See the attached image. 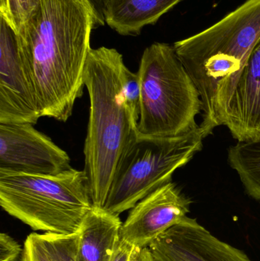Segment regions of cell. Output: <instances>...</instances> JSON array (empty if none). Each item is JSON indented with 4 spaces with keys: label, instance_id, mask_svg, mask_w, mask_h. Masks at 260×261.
I'll list each match as a JSON object with an SVG mask.
<instances>
[{
    "label": "cell",
    "instance_id": "cell-1",
    "mask_svg": "<svg viewBox=\"0 0 260 261\" xmlns=\"http://www.w3.org/2000/svg\"><path fill=\"white\" fill-rule=\"evenodd\" d=\"M105 23L93 0H41L17 34L34 69L42 117L65 122L83 93L92 32Z\"/></svg>",
    "mask_w": 260,
    "mask_h": 261
},
{
    "label": "cell",
    "instance_id": "cell-2",
    "mask_svg": "<svg viewBox=\"0 0 260 261\" xmlns=\"http://www.w3.org/2000/svg\"><path fill=\"white\" fill-rule=\"evenodd\" d=\"M125 66L116 49L91 47L84 69L90 107L83 170L93 207L97 208H103L127 153L138 138L137 122L122 93Z\"/></svg>",
    "mask_w": 260,
    "mask_h": 261
},
{
    "label": "cell",
    "instance_id": "cell-3",
    "mask_svg": "<svg viewBox=\"0 0 260 261\" xmlns=\"http://www.w3.org/2000/svg\"><path fill=\"white\" fill-rule=\"evenodd\" d=\"M260 39V0H247L206 30L174 44L201 96L207 137L221 125L235 82Z\"/></svg>",
    "mask_w": 260,
    "mask_h": 261
},
{
    "label": "cell",
    "instance_id": "cell-4",
    "mask_svg": "<svg viewBox=\"0 0 260 261\" xmlns=\"http://www.w3.org/2000/svg\"><path fill=\"white\" fill-rule=\"evenodd\" d=\"M137 74L141 93L139 136L176 138L199 128L195 119L201 113V96L174 45L156 42L147 47Z\"/></svg>",
    "mask_w": 260,
    "mask_h": 261
},
{
    "label": "cell",
    "instance_id": "cell-5",
    "mask_svg": "<svg viewBox=\"0 0 260 261\" xmlns=\"http://www.w3.org/2000/svg\"><path fill=\"white\" fill-rule=\"evenodd\" d=\"M0 205L34 231L70 236L93 208L85 171L57 175L0 173Z\"/></svg>",
    "mask_w": 260,
    "mask_h": 261
},
{
    "label": "cell",
    "instance_id": "cell-6",
    "mask_svg": "<svg viewBox=\"0 0 260 261\" xmlns=\"http://www.w3.org/2000/svg\"><path fill=\"white\" fill-rule=\"evenodd\" d=\"M207 137L200 127L176 138L138 135L111 185L103 208L119 215L172 181V175L201 150Z\"/></svg>",
    "mask_w": 260,
    "mask_h": 261
},
{
    "label": "cell",
    "instance_id": "cell-7",
    "mask_svg": "<svg viewBox=\"0 0 260 261\" xmlns=\"http://www.w3.org/2000/svg\"><path fill=\"white\" fill-rule=\"evenodd\" d=\"M42 117L33 67L0 17V124L35 125Z\"/></svg>",
    "mask_w": 260,
    "mask_h": 261
},
{
    "label": "cell",
    "instance_id": "cell-8",
    "mask_svg": "<svg viewBox=\"0 0 260 261\" xmlns=\"http://www.w3.org/2000/svg\"><path fill=\"white\" fill-rule=\"evenodd\" d=\"M72 168L70 158L32 124H0V173L51 176Z\"/></svg>",
    "mask_w": 260,
    "mask_h": 261
},
{
    "label": "cell",
    "instance_id": "cell-9",
    "mask_svg": "<svg viewBox=\"0 0 260 261\" xmlns=\"http://www.w3.org/2000/svg\"><path fill=\"white\" fill-rule=\"evenodd\" d=\"M191 204L172 181L162 186L131 208L122 224L121 240L135 248H149L160 234L188 217Z\"/></svg>",
    "mask_w": 260,
    "mask_h": 261
},
{
    "label": "cell",
    "instance_id": "cell-10",
    "mask_svg": "<svg viewBox=\"0 0 260 261\" xmlns=\"http://www.w3.org/2000/svg\"><path fill=\"white\" fill-rule=\"evenodd\" d=\"M155 261H253L188 216L149 246Z\"/></svg>",
    "mask_w": 260,
    "mask_h": 261
},
{
    "label": "cell",
    "instance_id": "cell-11",
    "mask_svg": "<svg viewBox=\"0 0 260 261\" xmlns=\"http://www.w3.org/2000/svg\"><path fill=\"white\" fill-rule=\"evenodd\" d=\"M221 122L238 141L260 140V39L235 82Z\"/></svg>",
    "mask_w": 260,
    "mask_h": 261
},
{
    "label": "cell",
    "instance_id": "cell-12",
    "mask_svg": "<svg viewBox=\"0 0 260 261\" xmlns=\"http://www.w3.org/2000/svg\"><path fill=\"white\" fill-rule=\"evenodd\" d=\"M119 216L93 207L84 218L78 234L77 261H111L121 241Z\"/></svg>",
    "mask_w": 260,
    "mask_h": 261
},
{
    "label": "cell",
    "instance_id": "cell-13",
    "mask_svg": "<svg viewBox=\"0 0 260 261\" xmlns=\"http://www.w3.org/2000/svg\"><path fill=\"white\" fill-rule=\"evenodd\" d=\"M183 0H104L101 13L119 35L137 36Z\"/></svg>",
    "mask_w": 260,
    "mask_h": 261
},
{
    "label": "cell",
    "instance_id": "cell-14",
    "mask_svg": "<svg viewBox=\"0 0 260 261\" xmlns=\"http://www.w3.org/2000/svg\"><path fill=\"white\" fill-rule=\"evenodd\" d=\"M227 160L247 194L260 201V140L238 141L229 147Z\"/></svg>",
    "mask_w": 260,
    "mask_h": 261
},
{
    "label": "cell",
    "instance_id": "cell-15",
    "mask_svg": "<svg viewBox=\"0 0 260 261\" xmlns=\"http://www.w3.org/2000/svg\"><path fill=\"white\" fill-rule=\"evenodd\" d=\"M40 2L41 0H0V17L17 35L38 8Z\"/></svg>",
    "mask_w": 260,
    "mask_h": 261
},
{
    "label": "cell",
    "instance_id": "cell-16",
    "mask_svg": "<svg viewBox=\"0 0 260 261\" xmlns=\"http://www.w3.org/2000/svg\"><path fill=\"white\" fill-rule=\"evenodd\" d=\"M41 239L51 261H77L78 232L70 236L44 233Z\"/></svg>",
    "mask_w": 260,
    "mask_h": 261
},
{
    "label": "cell",
    "instance_id": "cell-17",
    "mask_svg": "<svg viewBox=\"0 0 260 261\" xmlns=\"http://www.w3.org/2000/svg\"><path fill=\"white\" fill-rule=\"evenodd\" d=\"M122 93L131 116L138 123L141 99L140 79L137 73L131 71L126 66L122 75Z\"/></svg>",
    "mask_w": 260,
    "mask_h": 261
},
{
    "label": "cell",
    "instance_id": "cell-18",
    "mask_svg": "<svg viewBox=\"0 0 260 261\" xmlns=\"http://www.w3.org/2000/svg\"><path fill=\"white\" fill-rule=\"evenodd\" d=\"M20 261H51L44 247L41 234L33 232L26 238Z\"/></svg>",
    "mask_w": 260,
    "mask_h": 261
},
{
    "label": "cell",
    "instance_id": "cell-19",
    "mask_svg": "<svg viewBox=\"0 0 260 261\" xmlns=\"http://www.w3.org/2000/svg\"><path fill=\"white\" fill-rule=\"evenodd\" d=\"M23 248L9 234H0V261H16L22 254Z\"/></svg>",
    "mask_w": 260,
    "mask_h": 261
},
{
    "label": "cell",
    "instance_id": "cell-20",
    "mask_svg": "<svg viewBox=\"0 0 260 261\" xmlns=\"http://www.w3.org/2000/svg\"><path fill=\"white\" fill-rule=\"evenodd\" d=\"M134 248L135 247L121 240L111 261H129Z\"/></svg>",
    "mask_w": 260,
    "mask_h": 261
},
{
    "label": "cell",
    "instance_id": "cell-21",
    "mask_svg": "<svg viewBox=\"0 0 260 261\" xmlns=\"http://www.w3.org/2000/svg\"><path fill=\"white\" fill-rule=\"evenodd\" d=\"M129 261H155L149 248H134Z\"/></svg>",
    "mask_w": 260,
    "mask_h": 261
},
{
    "label": "cell",
    "instance_id": "cell-22",
    "mask_svg": "<svg viewBox=\"0 0 260 261\" xmlns=\"http://www.w3.org/2000/svg\"><path fill=\"white\" fill-rule=\"evenodd\" d=\"M93 3H95V5H96V7H97L101 12V8H102L104 0H93Z\"/></svg>",
    "mask_w": 260,
    "mask_h": 261
}]
</instances>
